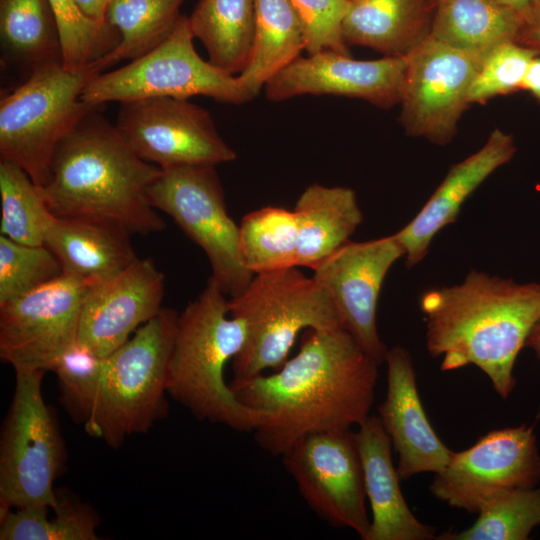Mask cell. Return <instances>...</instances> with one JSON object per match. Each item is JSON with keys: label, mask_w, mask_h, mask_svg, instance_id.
Listing matches in <instances>:
<instances>
[{"label": "cell", "mask_w": 540, "mask_h": 540, "mask_svg": "<svg viewBox=\"0 0 540 540\" xmlns=\"http://www.w3.org/2000/svg\"><path fill=\"white\" fill-rule=\"evenodd\" d=\"M348 1L353 2V1H355V0H348Z\"/></svg>", "instance_id": "obj_46"}, {"label": "cell", "mask_w": 540, "mask_h": 540, "mask_svg": "<svg viewBox=\"0 0 540 540\" xmlns=\"http://www.w3.org/2000/svg\"><path fill=\"white\" fill-rule=\"evenodd\" d=\"M407 58L356 60L333 50L299 56L264 87L270 101L303 95L359 98L388 109L400 103Z\"/></svg>", "instance_id": "obj_17"}, {"label": "cell", "mask_w": 540, "mask_h": 540, "mask_svg": "<svg viewBox=\"0 0 540 540\" xmlns=\"http://www.w3.org/2000/svg\"><path fill=\"white\" fill-rule=\"evenodd\" d=\"M387 392L378 407V418L398 454L401 480L419 473H439L448 464L451 451L437 436L427 419L419 397L409 352L388 349Z\"/></svg>", "instance_id": "obj_19"}, {"label": "cell", "mask_w": 540, "mask_h": 540, "mask_svg": "<svg viewBox=\"0 0 540 540\" xmlns=\"http://www.w3.org/2000/svg\"><path fill=\"white\" fill-rule=\"evenodd\" d=\"M522 91H528L540 102V55H536L530 63Z\"/></svg>", "instance_id": "obj_41"}, {"label": "cell", "mask_w": 540, "mask_h": 540, "mask_svg": "<svg viewBox=\"0 0 540 540\" xmlns=\"http://www.w3.org/2000/svg\"><path fill=\"white\" fill-rule=\"evenodd\" d=\"M524 19L496 0H438L430 36L449 46L489 51L516 41Z\"/></svg>", "instance_id": "obj_26"}, {"label": "cell", "mask_w": 540, "mask_h": 540, "mask_svg": "<svg viewBox=\"0 0 540 540\" xmlns=\"http://www.w3.org/2000/svg\"><path fill=\"white\" fill-rule=\"evenodd\" d=\"M468 528L444 540H526L540 525V486L507 490L485 504Z\"/></svg>", "instance_id": "obj_33"}, {"label": "cell", "mask_w": 540, "mask_h": 540, "mask_svg": "<svg viewBox=\"0 0 540 540\" xmlns=\"http://www.w3.org/2000/svg\"><path fill=\"white\" fill-rule=\"evenodd\" d=\"M208 61L231 75L247 66L253 45L254 0H199L188 17Z\"/></svg>", "instance_id": "obj_27"}, {"label": "cell", "mask_w": 540, "mask_h": 540, "mask_svg": "<svg viewBox=\"0 0 540 540\" xmlns=\"http://www.w3.org/2000/svg\"><path fill=\"white\" fill-rule=\"evenodd\" d=\"M539 480L536 434L533 426L523 424L490 431L468 449L453 452L430 491L451 507L478 513L499 494Z\"/></svg>", "instance_id": "obj_15"}, {"label": "cell", "mask_w": 540, "mask_h": 540, "mask_svg": "<svg viewBox=\"0 0 540 540\" xmlns=\"http://www.w3.org/2000/svg\"><path fill=\"white\" fill-rule=\"evenodd\" d=\"M228 309L246 328L229 385L279 369L301 332L343 328L327 290L298 267L255 274L241 293L228 298Z\"/></svg>", "instance_id": "obj_5"}, {"label": "cell", "mask_w": 540, "mask_h": 540, "mask_svg": "<svg viewBox=\"0 0 540 540\" xmlns=\"http://www.w3.org/2000/svg\"><path fill=\"white\" fill-rule=\"evenodd\" d=\"M101 73L96 64L72 70L62 62L34 68L0 101V160L23 169L43 186L60 140L89 112L103 107L85 102L82 91Z\"/></svg>", "instance_id": "obj_7"}, {"label": "cell", "mask_w": 540, "mask_h": 540, "mask_svg": "<svg viewBox=\"0 0 540 540\" xmlns=\"http://www.w3.org/2000/svg\"><path fill=\"white\" fill-rule=\"evenodd\" d=\"M46 371L17 369L0 441V516L9 510L57 504L54 482L66 450L52 409L42 395Z\"/></svg>", "instance_id": "obj_8"}, {"label": "cell", "mask_w": 540, "mask_h": 540, "mask_svg": "<svg viewBox=\"0 0 540 540\" xmlns=\"http://www.w3.org/2000/svg\"><path fill=\"white\" fill-rule=\"evenodd\" d=\"M164 293V274L151 258H138L90 289L81 310L78 341L101 356L109 355L160 312Z\"/></svg>", "instance_id": "obj_18"}, {"label": "cell", "mask_w": 540, "mask_h": 540, "mask_svg": "<svg viewBox=\"0 0 540 540\" xmlns=\"http://www.w3.org/2000/svg\"><path fill=\"white\" fill-rule=\"evenodd\" d=\"M2 61L28 68L62 62L58 24L49 0H0Z\"/></svg>", "instance_id": "obj_28"}, {"label": "cell", "mask_w": 540, "mask_h": 540, "mask_svg": "<svg viewBox=\"0 0 540 540\" xmlns=\"http://www.w3.org/2000/svg\"><path fill=\"white\" fill-rule=\"evenodd\" d=\"M62 47L63 66L78 70L97 63L120 42V34L108 21L86 17L74 0H49Z\"/></svg>", "instance_id": "obj_34"}, {"label": "cell", "mask_w": 540, "mask_h": 540, "mask_svg": "<svg viewBox=\"0 0 540 540\" xmlns=\"http://www.w3.org/2000/svg\"><path fill=\"white\" fill-rule=\"evenodd\" d=\"M252 51L237 75L254 99L262 88L306 49L303 25L289 0H254Z\"/></svg>", "instance_id": "obj_25"}, {"label": "cell", "mask_w": 540, "mask_h": 540, "mask_svg": "<svg viewBox=\"0 0 540 540\" xmlns=\"http://www.w3.org/2000/svg\"><path fill=\"white\" fill-rule=\"evenodd\" d=\"M429 353L441 370L481 369L506 399L515 387L514 365L540 314V283L471 271L460 284L420 297Z\"/></svg>", "instance_id": "obj_2"}, {"label": "cell", "mask_w": 540, "mask_h": 540, "mask_svg": "<svg viewBox=\"0 0 540 540\" xmlns=\"http://www.w3.org/2000/svg\"><path fill=\"white\" fill-rule=\"evenodd\" d=\"M185 0H114L106 20L118 30L117 47L96 65L101 72L122 60H134L154 49L174 30Z\"/></svg>", "instance_id": "obj_29"}, {"label": "cell", "mask_w": 540, "mask_h": 540, "mask_svg": "<svg viewBox=\"0 0 540 540\" xmlns=\"http://www.w3.org/2000/svg\"><path fill=\"white\" fill-rule=\"evenodd\" d=\"M239 251L253 275L298 267V229L293 210L266 206L244 215L239 224Z\"/></svg>", "instance_id": "obj_30"}, {"label": "cell", "mask_w": 540, "mask_h": 540, "mask_svg": "<svg viewBox=\"0 0 540 540\" xmlns=\"http://www.w3.org/2000/svg\"><path fill=\"white\" fill-rule=\"evenodd\" d=\"M189 18L182 15L171 34L146 54L93 77L81 98L94 106L150 97L206 96L227 104L253 100L237 75L226 73L195 50Z\"/></svg>", "instance_id": "obj_9"}, {"label": "cell", "mask_w": 540, "mask_h": 540, "mask_svg": "<svg viewBox=\"0 0 540 540\" xmlns=\"http://www.w3.org/2000/svg\"><path fill=\"white\" fill-rule=\"evenodd\" d=\"M536 55L535 51L516 41L492 48L471 84L469 103H482L496 96L522 91L525 75Z\"/></svg>", "instance_id": "obj_37"}, {"label": "cell", "mask_w": 540, "mask_h": 540, "mask_svg": "<svg viewBox=\"0 0 540 540\" xmlns=\"http://www.w3.org/2000/svg\"><path fill=\"white\" fill-rule=\"evenodd\" d=\"M298 229L297 266L314 269L348 242L363 220L353 189L311 184L293 209Z\"/></svg>", "instance_id": "obj_24"}, {"label": "cell", "mask_w": 540, "mask_h": 540, "mask_svg": "<svg viewBox=\"0 0 540 540\" xmlns=\"http://www.w3.org/2000/svg\"><path fill=\"white\" fill-rule=\"evenodd\" d=\"M131 234L122 224L105 218L56 217L44 245L58 258L64 273L95 286L138 259Z\"/></svg>", "instance_id": "obj_22"}, {"label": "cell", "mask_w": 540, "mask_h": 540, "mask_svg": "<svg viewBox=\"0 0 540 540\" xmlns=\"http://www.w3.org/2000/svg\"><path fill=\"white\" fill-rule=\"evenodd\" d=\"M355 439L372 513L366 540L434 539L435 528L419 521L404 499L392 462V444L378 416L364 420Z\"/></svg>", "instance_id": "obj_21"}, {"label": "cell", "mask_w": 540, "mask_h": 540, "mask_svg": "<svg viewBox=\"0 0 540 540\" xmlns=\"http://www.w3.org/2000/svg\"><path fill=\"white\" fill-rule=\"evenodd\" d=\"M216 166L161 169L147 188L150 205L170 216L206 254L211 278L228 297L237 296L254 276L239 251V225L227 211Z\"/></svg>", "instance_id": "obj_10"}, {"label": "cell", "mask_w": 540, "mask_h": 540, "mask_svg": "<svg viewBox=\"0 0 540 540\" xmlns=\"http://www.w3.org/2000/svg\"><path fill=\"white\" fill-rule=\"evenodd\" d=\"M431 1H432V3H433L434 6H435V3H436L438 0H431Z\"/></svg>", "instance_id": "obj_44"}, {"label": "cell", "mask_w": 540, "mask_h": 540, "mask_svg": "<svg viewBox=\"0 0 540 540\" xmlns=\"http://www.w3.org/2000/svg\"><path fill=\"white\" fill-rule=\"evenodd\" d=\"M94 287L63 273L55 280L0 304V358L17 369L51 371L78 341L84 300Z\"/></svg>", "instance_id": "obj_14"}, {"label": "cell", "mask_w": 540, "mask_h": 540, "mask_svg": "<svg viewBox=\"0 0 540 540\" xmlns=\"http://www.w3.org/2000/svg\"><path fill=\"white\" fill-rule=\"evenodd\" d=\"M103 107L86 114L60 140L39 191L56 217H99L132 234L160 232L166 225L147 198L160 168L132 150L103 116Z\"/></svg>", "instance_id": "obj_3"}, {"label": "cell", "mask_w": 540, "mask_h": 540, "mask_svg": "<svg viewBox=\"0 0 540 540\" xmlns=\"http://www.w3.org/2000/svg\"><path fill=\"white\" fill-rule=\"evenodd\" d=\"M526 346L529 347L540 361V314L528 336Z\"/></svg>", "instance_id": "obj_43"}, {"label": "cell", "mask_w": 540, "mask_h": 540, "mask_svg": "<svg viewBox=\"0 0 540 540\" xmlns=\"http://www.w3.org/2000/svg\"><path fill=\"white\" fill-rule=\"evenodd\" d=\"M1 235L28 245H43L56 216L38 186L19 166L0 160Z\"/></svg>", "instance_id": "obj_32"}, {"label": "cell", "mask_w": 540, "mask_h": 540, "mask_svg": "<svg viewBox=\"0 0 540 540\" xmlns=\"http://www.w3.org/2000/svg\"><path fill=\"white\" fill-rule=\"evenodd\" d=\"M431 0H355L343 21L345 42L406 57L430 35Z\"/></svg>", "instance_id": "obj_23"}, {"label": "cell", "mask_w": 540, "mask_h": 540, "mask_svg": "<svg viewBox=\"0 0 540 540\" xmlns=\"http://www.w3.org/2000/svg\"><path fill=\"white\" fill-rule=\"evenodd\" d=\"M244 323L230 315L228 297L210 277L178 314L168 366V395L196 419L254 432L269 416L238 400L224 369L243 348Z\"/></svg>", "instance_id": "obj_4"}, {"label": "cell", "mask_w": 540, "mask_h": 540, "mask_svg": "<svg viewBox=\"0 0 540 540\" xmlns=\"http://www.w3.org/2000/svg\"><path fill=\"white\" fill-rule=\"evenodd\" d=\"M281 457L300 495L320 518L367 539L370 520L355 432L346 429L308 435Z\"/></svg>", "instance_id": "obj_13"}, {"label": "cell", "mask_w": 540, "mask_h": 540, "mask_svg": "<svg viewBox=\"0 0 540 540\" xmlns=\"http://www.w3.org/2000/svg\"><path fill=\"white\" fill-rule=\"evenodd\" d=\"M104 358L77 341L59 355L51 369L58 378L59 401L83 425L95 406Z\"/></svg>", "instance_id": "obj_35"}, {"label": "cell", "mask_w": 540, "mask_h": 540, "mask_svg": "<svg viewBox=\"0 0 540 540\" xmlns=\"http://www.w3.org/2000/svg\"><path fill=\"white\" fill-rule=\"evenodd\" d=\"M489 51L455 48L429 35L407 55L400 99L406 133L439 145L449 143L470 105L471 84Z\"/></svg>", "instance_id": "obj_12"}, {"label": "cell", "mask_w": 540, "mask_h": 540, "mask_svg": "<svg viewBox=\"0 0 540 540\" xmlns=\"http://www.w3.org/2000/svg\"><path fill=\"white\" fill-rule=\"evenodd\" d=\"M306 36L308 54L333 50L349 54L343 36V21L350 8L348 0H289Z\"/></svg>", "instance_id": "obj_38"}, {"label": "cell", "mask_w": 540, "mask_h": 540, "mask_svg": "<svg viewBox=\"0 0 540 540\" xmlns=\"http://www.w3.org/2000/svg\"><path fill=\"white\" fill-rule=\"evenodd\" d=\"M64 273L46 245H28L0 235V304L31 292Z\"/></svg>", "instance_id": "obj_36"}, {"label": "cell", "mask_w": 540, "mask_h": 540, "mask_svg": "<svg viewBox=\"0 0 540 540\" xmlns=\"http://www.w3.org/2000/svg\"><path fill=\"white\" fill-rule=\"evenodd\" d=\"M538 416L540 417V409H539V413H538Z\"/></svg>", "instance_id": "obj_45"}, {"label": "cell", "mask_w": 540, "mask_h": 540, "mask_svg": "<svg viewBox=\"0 0 540 540\" xmlns=\"http://www.w3.org/2000/svg\"><path fill=\"white\" fill-rule=\"evenodd\" d=\"M114 125L141 159L161 169L217 166L237 158L211 114L188 99L150 97L122 102Z\"/></svg>", "instance_id": "obj_11"}, {"label": "cell", "mask_w": 540, "mask_h": 540, "mask_svg": "<svg viewBox=\"0 0 540 540\" xmlns=\"http://www.w3.org/2000/svg\"><path fill=\"white\" fill-rule=\"evenodd\" d=\"M404 251L394 235L348 241L322 260L313 277L327 290L343 328L379 364L387 347L377 330V305L385 277Z\"/></svg>", "instance_id": "obj_16"}, {"label": "cell", "mask_w": 540, "mask_h": 540, "mask_svg": "<svg viewBox=\"0 0 540 540\" xmlns=\"http://www.w3.org/2000/svg\"><path fill=\"white\" fill-rule=\"evenodd\" d=\"M114 0H74L79 10L89 19L106 22L109 6Z\"/></svg>", "instance_id": "obj_40"}, {"label": "cell", "mask_w": 540, "mask_h": 540, "mask_svg": "<svg viewBox=\"0 0 540 540\" xmlns=\"http://www.w3.org/2000/svg\"><path fill=\"white\" fill-rule=\"evenodd\" d=\"M57 504L9 510L0 516L1 540H96L99 518L68 491L56 490Z\"/></svg>", "instance_id": "obj_31"}, {"label": "cell", "mask_w": 540, "mask_h": 540, "mask_svg": "<svg viewBox=\"0 0 540 540\" xmlns=\"http://www.w3.org/2000/svg\"><path fill=\"white\" fill-rule=\"evenodd\" d=\"M517 42L540 55V1L525 20Z\"/></svg>", "instance_id": "obj_39"}, {"label": "cell", "mask_w": 540, "mask_h": 540, "mask_svg": "<svg viewBox=\"0 0 540 540\" xmlns=\"http://www.w3.org/2000/svg\"><path fill=\"white\" fill-rule=\"evenodd\" d=\"M516 151L513 136L496 128L480 149L450 167L417 215L393 234L404 251L407 267L423 260L437 233L456 221L469 196Z\"/></svg>", "instance_id": "obj_20"}, {"label": "cell", "mask_w": 540, "mask_h": 540, "mask_svg": "<svg viewBox=\"0 0 540 540\" xmlns=\"http://www.w3.org/2000/svg\"><path fill=\"white\" fill-rule=\"evenodd\" d=\"M513 10L525 20L530 16L540 0H496Z\"/></svg>", "instance_id": "obj_42"}, {"label": "cell", "mask_w": 540, "mask_h": 540, "mask_svg": "<svg viewBox=\"0 0 540 540\" xmlns=\"http://www.w3.org/2000/svg\"><path fill=\"white\" fill-rule=\"evenodd\" d=\"M379 365L344 328L308 329L298 352L275 373L229 386L240 402L268 412L254 438L266 452L282 456L308 435L366 420Z\"/></svg>", "instance_id": "obj_1"}, {"label": "cell", "mask_w": 540, "mask_h": 540, "mask_svg": "<svg viewBox=\"0 0 540 540\" xmlns=\"http://www.w3.org/2000/svg\"><path fill=\"white\" fill-rule=\"evenodd\" d=\"M178 312L162 308L104 358L95 406L85 431L119 448L146 433L168 411V366Z\"/></svg>", "instance_id": "obj_6"}]
</instances>
